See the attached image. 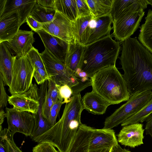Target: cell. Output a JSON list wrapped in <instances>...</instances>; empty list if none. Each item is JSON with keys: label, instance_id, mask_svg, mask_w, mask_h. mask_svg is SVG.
I'll list each match as a JSON object with an SVG mask.
<instances>
[{"label": "cell", "instance_id": "1", "mask_svg": "<svg viewBox=\"0 0 152 152\" xmlns=\"http://www.w3.org/2000/svg\"><path fill=\"white\" fill-rule=\"evenodd\" d=\"M120 63L130 96L152 90V54L136 37L121 42Z\"/></svg>", "mask_w": 152, "mask_h": 152}, {"label": "cell", "instance_id": "2", "mask_svg": "<svg viewBox=\"0 0 152 152\" xmlns=\"http://www.w3.org/2000/svg\"><path fill=\"white\" fill-rule=\"evenodd\" d=\"M84 109L80 94L73 95L66 103L59 121L46 132L36 137V142L49 143L59 152H69L82 124L81 115Z\"/></svg>", "mask_w": 152, "mask_h": 152}, {"label": "cell", "instance_id": "3", "mask_svg": "<svg viewBox=\"0 0 152 152\" xmlns=\"http://www.w3.org/2000/svg\"><path fill=\"white\" fill-rule=\"evenodd\" d=\"M121 47L110 35L84 46L80 65L81 71L91 78L99 70L115 65Z\"/></svg>", "mask_w": 152, "mask_h": 152}, {"label": "cell", "instance_id": "4", "mask_svg": "<svg viewBox=\"0 0 152 152\" xmlns=\"http://www.w3.org/2000/svg\"><path fill=\"white\" fill-rule=\"evenodd\" d=\"M91 79L92 91L111 105L127 101L130 97L123 75L115 65L99 70Z\"/></svg>", "mask_w": 152, "mask_h": 152}, {"label": "cell", "instance_id": "5", "mask_svg": "<svg viewBox=\"0 0 152 152\" xmlns=\"http://www.w3.org/2000/svg\"><path fill=\"white\" fill-rule=\"evenodd\" d=\"M75 41L86 45L110 35L113 19L110 14L96 17H78L72 22Z\"/></svg>", "mask_w": 152, "mask_h": 152}, {"label": "cell", "instance_id": "6", "mask_svg": "<svg viewBox=\"0 0 152 152\" xmlns=\"http://www.w3.org/2000/svg\"><path fill=\"white\" fill-rule=\"evenodd\" d=\"M40 55L49 79L58 85H67L69 86L72 91L73 96L80 94L84 90L81 82L71 75L64 63L45 49Z\"/></svg>", "mask_w": 152, "mask_h": 152}, {"label": "cell", "instance_id": "7", "mask_svg": "<svg viewBox=\"0 0 152 152\" xmlns=\"http://www.w3.org/2000/svg\"><path fill=\"white\" fill-rule=\"evenodd\" d=\"M152 97V91L137 92L131 95L126 102L107 117L104 129H112L124 122L146 104Z\"/></svg>", "mask_w": 152, "mask_h": 152}, {"label": "cell", "instance_id": "8", "mask_svg": "<svg viewBox=\"0 0 152 152\" xmlns=\"http://www.w3.org/2000/svg\"><path fill=\"white\" fill-rule=\"evenodd\" d=\"M34 71V67L26 56H15L11 85L9 88L11 95L23 93L29 88Z\"/></svg>", "mask_w": 152, "mask_h": 152}, {"label": "cell", "instance_id": "9", "mask_svg": "<svg viewBox=\"0 0 152 152\" xmlns=\"http://www.w3.org/2000/svg\"><path fill=\"white\" fill-rule=\"evenodd\" d=\"M145 14L143 10L125 13L113 20V34L115 39L122 42L130 37L140 28V23Z\"/></svg>", "mask_w": 152, "mask_h": 152}, {"label": "cell", "instance_id": "10", "mask_svg": "<svg viewBox=\"0 0 152 152\" xmlns=\"http://www.w3.org/2000/svg\"><path fill=\"white\" fill-rule=\"evenodd\" d=\"M8 129L13 134L16 132L30 136L34 128L35 118L34 115L14 107L5 109Z\"/></svg>", "mask_w": 152, "mask_h": 152}, {"label": "cell", "instance_id": "11", "mask_svg": "<svg viewBox=\"0 0 152 152\" xmlns=\"http://www.w3.org/2000/svg\"><path fill=\"white\" fill-rule=\"evenodd\" d=\"M39 91L35 83L22 93L9 96L8 102L13 107L20 110L36 114L39 105Z\"/></svg>", "mask_w": 152, "mask_h": 152}, {"label": "cell", "instance_id": "12", "mask_svg": "<svg viewBox=\"0 0 152 152\" xmlns=\"http://www.w3.org/2000/svg\"><path fill=\"white\" fill-rule=\"evenodd\" d=\"M42 24V29L68 43L75 41L72 22L56 11L53 20Z\"/></svg>", "mask_w": 152, "mask_h": 152}, {"label": "cell", "instance_id": "13", "mask_svg": "<svg viewBox=\"0 0 152 152\" xmlns=\"http://www.w3.org/2000/svg\"><path fill=\"white\" fill-rule=\"evenodd\" d=\"M34 34L31 31L19 29L12 38L5 42L13 55L16 57L26 56L34 47Z\"/></svg>", "mask_w": 152, "mask_h": 152}, {"label": "cell", "instance_id": "14", "mask_svg": "<svg viewBox=\"0 0 152 152\" xmlns=\"http://www.w3.org/2000/svg\"><path fill=\"white\" fill-rule=\"evenodd\" d=\"M140 123L123 126L117 135L118 142L125 146L134 148L143 144L145 129Z\"/></svg>", "mask_w": 152, "mask_h": 152}, {"label": "cell", "instance_id": "15", "mask_svg": "<svg viewBox=\"0 0 152 152\" xmlns=\"http://www.w3.org/2000/svg\"><path fill=\"white\" fill-rule=\"evenodd\" d=\"M37 33L41 38L45 49L65 64L69 43L43 30H39Z\"/></svg>", "mask_w": 152, "mask_h": 152}, {"label": "cell", "instance_id": "16", "mask_svg": "<svg viewBox=\"0 0 152 152\" xmlns=\"http://www.w3.org/2000/svg\"><path fill=\"white\" fill-rule=\"evenodd\" d=\"M37 3V0H7L3 13L0 15V19L16 14L21 26L26 22L27 18Z\"/></svg>", "mask_w": 152, "mask_h": 152}, {"label": "cell", "instance_id": "17", "mask_svg": "<svg viewBox=\"0 0 152 152\" xmlns=\"http://www.w3.org/2000/svg\"><path fill=\"white\" fill-rule=\"evenodd\" d=\"M118 145L114 130L93 128L90 138L89 151L111 148Z\"/></svg>", "mask_w": 152, "mask_h": 152}, {"label": "cell", "instance_id": "18", "mask_svg": "<svg viewBox=\"0 0 152 152\" xmlns=\"http://www.w3.org/2000/svg\"><path fill=\"white\" fill-rule=\"evenodd\" d=\"M149 4L148 0H113L110 14L113 20L125 13L144 10Z\"/></svg>", "mask_w": 152, "mask_h": 152}, {"label": "cell", "instance_id": "19", "mask_svg": "<svg viewBox=\"0 0 152 152\" xmlns=\"http://www.w3.org/2000/svg\"><path fill=\"white\" fill-rule=\"evenodd\" d=\"M48 80L40 85L39 91V105L36 114H33L35 118V124L30 137L31 139L45 133L51 127L48 121L43 117L42 107L47 93Z\"/></svg>", "mask_w": 152, "mask_h": 152}, {"label": "cell", "instance_id": "20", "mask_svg": "<svg viewBox=\"0 0 152 152\" xmlns=\"http://www.w3.org/2000/svg\"><path fill=\"white\" fill-rule=\"evenodd\" d=\"M84 50V45L74 41L69 43L65 64L71 75L77 78L76 73L80 67Z\"/></svg>", "mask_w": 152, "mask_h": 152}, {"label": "cell", "instance_id": "21", "mask_svg": "<svg viewBox=\"0 0 152 152\" xmlns=\"http://www.w3.org/2000/svg\"><path fill=\"white\" fill-rule=\"evenodd\" d=\"M15 56L11 53L5 42L0 43V75L4 85L10 86Z\"/></svg>", "mask_w": 152, "mask_h": 152}, {"label": "cell", "instance_id": "22", "mask_svg": "<svg viewBox=\"0 0 152 152\" xmlns=\"http://www.w3.org/2000/svg\"><path fill=\"white\" fill-rule=\"evenodd\" d=\"M84 109L94 115H102L110 104L94 91L88 92L82 98Z\"/></svg>", "mask_w": 152, "mask_h": 152}, {"label": "cell", "instance_id": "23", "mask_svg": "<svg viewBox=\"0 0 152 152\" xmlns=\"http://www.w3.org/2000/svg\"><path fill=\"white\" fill-rule=\"evenodd\" d=\"M20 26L16 14L0 19V43L12 38Z\"/></svg>", "mask_w": 152, "mask_h": 152}, {"label": "cell", "instance_id": "24", "mask_svg": "<svg viewBox=\"0 0 152 152\" xmlns=\"http://www.w3.org/2000/svg\"><path fill=\"white\" fill-rule=\"evenodd\" d=\"M93 129L82 124L69 152H88Z\"/></svg>", "mask_w": 152, "mask_h": 152}, {"label": "cell", "instance_id": "25", "mask_svg": "<svg viewBox=\"0 0 152 152\" xmlns=\"http://www.w3.org/2000/svg\"><path fill=\"white\" fill-rule=\"evenodd\" d=\"M145 23L140 28L138 41L152 54V10H148Z\"/></svg>", "mask_w": 152, "mask_h": 152}, {"label": "cell", "instance_id": "26", "mask_svg": "<svg viewBox=\"0 0 152 152\" xmlns=\"http://www.w3.org/2000/svg\"><path fill=\"white\" fill-rule=\"evenodd\" d=\"M55 9L72 22L78 17L76 0H55Z\"/></svg>", "mask_w": 152, "mask_h": 152}, {"label": "cell", "instance_id": "27", "mask_svg": "<svg viewBox=\"0 0 152 152\" xmlns=\"http://www.w3.org/2000/svg\"><path fill=\"white\" fill-rule=\"evenodd\" d=\"M113 0H86L91 15L97 17L109 14Z\"/></svg>", "mask_w": 152, "mask_h": 152}, {"label": "cell", "instance_id": "28", "mask_svg": "<svg viewBox=\"0 0 152 152\" xmlns=\"http://www.w3.org/2000/svg\"><path fill=\"white\" fill-rule=\"evenodd\" d=\"M56 11L55 9L45 8L37 3L30 15L39 22L45 23L53 20Z\"/></svg>", "mask_w": 152, "mask_h": 152}, {"label": "cell", "instance_id": "29", "mask_svg": "<svg viewBox=\"0 0 152 152\" xmlns=\"http://www.w3.org/2000/svg\"><path fill=\"white\" fill-rule=\"evenodd\" d=\"M152 113V97L148 102L139 111L129 118L121 124L124 126L130 124L142 123L146 121Z\"/></svg>", "mask_w": 152, "mask_h": 152}, {"label": "cell", "instance_id": "30", "mask_svg": "<svg viewBox=\"0 0 152 152\" xmlns=\"http://www.w3.org/2000/svg\"><path fill=\"white\" fill-rule=\"evenodd\" d=\"M26 57L34 68H39L46 70L40 53L34 47L28 53Z\"/></svg>", "mask_w": 152, "mask_h": 152}, {"label": "cell", "instance_id": "31", "mask_svg": "<svg viewBox=\"0 0 152 152\" xmlns=\"http://www.w3.org/2000/svg\"><path fill=\"white\" fill-rule=\"evenodd\" d=\"M59 99L63 102V104L69 102L73 96L71 88L67 85L59 86Z\"/></svg>", "mask_w": 152, "mask_h": 152}, {"label": "cell", "instance_id": "32", "mask_svg": "<svg viewBox=\"0 0 152 152\" xmlns=\"http://www.w3.org/2000/svg\"><path fill=\"white\" fill-rule=\"evenodd\" d=\"M63 104V102L58 99L53 104L50 110L48 122L52 127L56 123V119L61 107Z\"/></svg>", "mask_w": 152, "mask_h": 152}, {"label": "cell", "instance_id": "33", "mask_svg": "<svg viewBox=\"0 0 152 152\" xmlns=\"http://www.w3.org/2000/svg\"><path fill=\"white\" fill-rule=\"evenodd\" d=\"M53 104L50 95L48 91L42 107L43 117L48 121L49 118L50 110Z\"/></svg>", "mask_w": 152, "mask_h": 152}, {"label": "cell", "instance_id": "34", "mask_svg": "<svg viewBox=\"0 0 152 152\" xmlns=\"http://www.w3.org/2000/svg\"><path fill=\"white\" fill-rule=\"evenodd\" d=\"M48 92L50 93L53 103H54L59 99V86L51 79H48Z\"/></svg>", "mask_w": 152, "mask_h": 152}, {"label": "cell", "instance_id": "35", "mask_svg": "<svg viewBox=\"0 0 152 152\" xmlns=\"http://www.w3.org/2000/svg\"><path fill=\"white\" fill-rule=\"evenodd\" d=\"M78 17L91 15L89 7L86 0H76Z\"/></svg>", "mask_w": 152, "mask_h": 152}, {"label": "cell", "instance_id": "36", "mask_svg": "<svg viewBox=\"0 0 152 152\" xmlns=\"http://www.w3.org/2000/svg\"><path fill=\"white\" fill-rule=\"evenodd\" d=\"M33 77L38 85H41L49 79L46 71L40 68H34Z\"/></svg>", "mask_w": 152, "mask_h": 152}, {"label": "cell", "instance_id": "37", "mask_svg": "<svg viewBox=\"0 0 152 152\" xmlns=\"http://www.w3.org/2000/svg\"><path fill=\"white\" fill-rule=\"evenodd\" d=\"M32 152H59L51 144L46 142L39 143L34 147Z\"/></svg>", "mask_w": 152, "mask_h": 152}, {"label": "cell", "instance_id": "38", "mask_svg": "<svg viewBox=\"0 0 152 152\" xmlns=\"http://www.w3.org/2000/svg\"><path fill=\"white\" fill-rule=\"evenodd\" d=\"M7 128H5L0 131V152H10L7 138Z\"/></svg>", "mask_w": 152, "mask_h": 152}, {"label": "cell", "instance_id": "39", "mask_svg": "<svg viewBox=\"0 0 152 152\" xmlns=\"http://www.w3.org/2000/svg\"><path fill=\"white\" fill-rule=\"evenodd\" d=\"M4 85L1 76L0 75V110H3L4 107H6L7 105V102L9 96L6 93Z\"/></svg>", "mask_w": 152, "mask_h": 152}, {"label": "cell", "instance_id": "40", "mask_svg": "<svg viewBox=\"0 0 152 152\" xmlns=\"http://www.w3.org/2000/svg\"><path fill=\"white\" fill-rule=\"evenodd\" d=\"M26 22L31 30L36 33L37 31L42 29V24L36 20L30 15L27 18Z\"/></svg>", "mask_w": 152, "mask_h": 152}, {"label": "cell", "instance_id": "41", "mask_svg": "<svg viewBox=\"0 0 152 152\" xmlns=\"http://www.w3.org/2000/svg\"><path fill=\"white\" fill-rule=\"evenodd\" d=\"M11 132L7 129V138L9 145L10 152H23L18 147L13 140V136Z\"/></svg>", "mask_w": 152, "mask_h": 152}, {"label": "cell", "instance_id": "42", "mask_svg": "<svg viewBox=\"0 0 152 152\" xmlns=\"http://www.w3.org/2000/svg\"><path fill=\"white\" fill-rule=\"evenodd\" d=\"M55 0H37V4L46 8L55 9Z\"/></svg>", "mask_w": 152, "mask_h": 152}, {"label": "cell", "instance_id": "43", "mask_svg": "<svg viewBox=\"0 0 152 152\" xmlns=\"http://www.w3.org/2000/svg\"><path fill=\"white\" fill-rule=\"evenodd\" d=\"M146 121L145 129V133L151 136L152 140V113L148 118Z\"/></svg>", "mask_w": 152, "mask_h": 152}, {"label": "cell", "instance_id": "44", "mask_svg": "<svg viewBox=\"0 0 152 152\" xmlns=\"http://www.w3.org/2000/svg\"><path fill=\"white\" fill-rule=\"evenodd\" d=\"M111 152H131L129 150L125 148H122L118 144V145L113 147L112 148Z\"/></svg>", "mask_w": 152, "mask_h": 152}, {"label": "cell", "instance_id": "45", "mask_svg": "<svg viewBox=\"0 0 152 152\" xmlns=\"http://www.w3.org/2000/svg\"><path fill=\"white\" fill-rule=\"evenodd\" d=\"M5 117H6V113L4 110H0V131L2 129V124L4 122Z\"/></svg>", "mask_w": 152, "mask_h": 152}, {"label": "cell", "instance_id": "46", "mask_svg": "<svg viewBox=\"0 0 152 152\" xmlns=\"http://www.w3.org/2000/svg\"><path fill=\"white\" fill-rule=\"evenodd\" d=\"M7 1V0H0V15L3 13Z\"/></svg>", "mask_w": 152, "mask_h": 152}, {"label": "cell", "instance_id": "47", "mask_svg": "<svg viewBox=\"0 0 152 152\" xmlns=\"http://www.w3.org/2000/svg\"><path fill=\"white\" fill-rule=\"evenodd\" d=\"M112 148H104L97 150L89 151L88 152H111Z\"/></svg>", "mask_w": 152, "mask_h": 152}, {"label": "cell", "instance_id": "48", "mask_svg": "<svg viewBox=\"0 0 152 152\" xmlns=\"http://www.w3.org/2000/svg\"><path fill=\"white\" fill-rule=\"evenodd\" d=\"M150 4L152 7V0H148Z\"/></svg>", "mask_w": 152, "mask_h": 152}, {"label": "cell", "instance_id": "49", "mask_svg": "<svg viewBox=\"0 0 152 152\" xmlns=\"http://www.w3.org/2000/svg\"><path fill=\"white\" fill-rule=\"evenodd\" d=\"M112 152V151H111Z\"/></svg>", "mask_w": 152, "mask_h": 152}]
</instances>
